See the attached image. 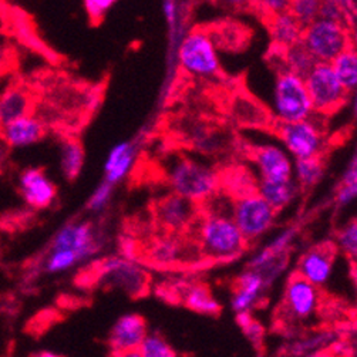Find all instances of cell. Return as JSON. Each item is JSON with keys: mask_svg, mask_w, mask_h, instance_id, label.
<instances>
[{"mask_svg": "<svg viewBox=\"0 0 357 357\" xmlns=\"http://www.w3.org/2000/svg\"><path fill=\"white\" fill-rule=\"evenodd\" d=\"M235 313H236V316H235L236 324L242 329L246 328L254 320V317H252V314H251V312H249V310H242V312H235Z\"/></svg>", "mask_w": 357, "mask_h": 357, "instance_id": "43", "label": "cell"}, {"mask_svg": "<svg viewBox=\"0 0 357 357\" xmlns=\"http://www.w3.org/2000/svg\"><path fill=\"white\" fill-rule=\"evenodd\" d=\"M220 3L224 5L228 9H249L251 6L255 5V0H220Z\"/></svg>", "mask_w": 357, "mask_h": 357, "instance_id": "41", "label": "cell"}, {"mask_svg": "<svg viewBox=\"0 0 357 357\" xmlns=\"http://www.w3.org/2000/svg\"><path fill=\"white\" fill-rule=\"evenodd\" d=\"M178 61L185 73L202 79L217 76L221 70L217 45L212 34L202 29L191 30L183 39L178 47Z\"/></svg>", "mask_w": 357, "mask_h": 357, "instance_id": "4", "label": "cell"}, {"mask_svg": "<svg viewBox=\"0 0 357 357\" xmlns=\"http://www.w3.org/2000/svg\"><path fill=\"white\" fill-rule=\"evenodd\" d=\"M184 255V246L175 238H162L151 248V259L158 265H172Z\"/></svg>", "mask_w": 357, "mask_h": 357, "instance_id": "28", "label": "cell"}, {"mask_svg": "<svg viewBox=\"0 0 357 357\" xmlns=\"http://www.w3.org/2000/svg\"><path fill=\"white\" fill-rule=\"evenodd\" d=\"M336 2H339L343 8H346L347 10L349 9H351V6H353V0H336Z\"/></svg>", "mask_w": 357, "mask_h": 357, "instance_id": "45", "label": "cell"}, {"mask_svg": "<svg viewBox=\"0 0 357 357\" xmlns=\"http://www.w3.org/2000/svg\"><path fill=\"white\" fill-rule=\"evenodd\" d=\"M84 150L82 142L75 138H67L60 146V168L66 180L73 181L80 175L84 167Z\"/></svg>", "mask_w": 357, "mask_h": 357, "instance_id": "23", "label": "cell"}, {"mask_svg": "<svg viewBox=\"0 0 357 357\" xmlns=\"http://www.w3.org/2000/svg\"><path fill=\"white\" fill-rule=\"evenodd\" d=\"M50 248H64L75 251L82 262L93 258L100 251L94 228L89 222H71L64 225L53 238Z\"/></svg>", "mask_w": 357, "mask_h": 357, "instance_id": "14", "label": "cell"}, {"mask_svg": "<svg viewBox=\"0 0 357 357\" xmlns=\"http://www.w3.org/2000/svg\"><path fill=\"white\" fill-rule=\"evenodd\" d=\"M33 98L29 91L19 87L8 89L0 94V128L31 113Z\"/></svg>", "mask_w": 357, "mask_h": 357, "instance_id": "21", "label": "cell"}, {"mask_svg": "<svg viewBox=\"0 0 357 357\" xmlns=\"http://www.w3.org/2000/svg\"><path fill=\"white\" fill-rule=\"evenodd\" d=\"M266 288L268 283L262 273L255 269L248 268L235 280L231 301L232 309L235 312H251L259 303V299Z\"/></svg>", "mask_w": 357, "mask_h": 357, "instance_id": "18", "label": "cell"}, {"mask_svg": "<svg viewBox=\"0 0 357 357\" xmlns=\"http://www.w3.org/2000/svg\"><path fill=\"white\" fill-rule=\"evenodd\" d=\"M46 134L45 124L38 117L27 114L0 128V139L8 147L26 149L38 144Z\"/></svg>", "mask_w": 357, "mask_h": 357, "instance_id": "17", "label": "cell"}, {"mask_svg": "<svg viewBox=\"0 0 357 357\" xmlns=\"http://www.w3.org/2000/svg\"><path fill=\"white\" fill-rule=\"evenodd\" d=\"M19 190L24 202L34 209L50 206L57 195L56 184L38 167L27 168L20 174Z\"/></svg>", "mask_w": 357, "mask_h": 357, "instance_id": "15", "label": "cell"}, {"mask_svg": "<svg viewBox=\"0 0 357 357\" xmlns=\"http://www.w3.org/2000/svg\"><path fill=\"white\" fill-rule=\"evenodd\" d=\"M113 190H114V185L110 184L109 181H102L96 190L94 192L91 194L89 202H87V206L90 211L93 212H100L102 211L104 208H107V205H109L110 199H112V195H113Z\"/></svg>", "mask_w": 357, "mask_h": 357, "instance_id": "33", "label": "cell"}, {"mask_svg": "<svg viewBox=\"0 0 357 357\" xmlns=\"http://www.w3.org/2000/svg\"><path fill=\"white\" fill-rule=\"evenodd\" d=\"M320 305V291L313 283L295 273L287 283L282 312L292 322L310 319Z\"/></svg>", "mask_w": 357, "mask_h": 357, "instance_id": "10", "label": "cell"}, {"mask_svg": "<svg viewBox=\"0 0 357 357\" xmlns=\"http://www.w3.org/2000/svg\"><path fill=\"white\" fill-rule=\"evenodd\" d=\"M84 9L93 22H100L119 0H83Z\"/></svg>", "mask_w": 357, "mask_h": 357, "instance_id": "35", "label": "cell"}, {"mask_svg": "<svg viewBox=\"0 0 357 357\" xmlns=\"http://www.w3.org/2000/svg\"><path fill=\"white\" fill-rule=\"evenodd\" d=\"M2 59H3V54H2V50H0V61H2Z\"/></svg>", "mask_w": 357, "mask_h": 357, "instance_id": "46", "label": "cell"}, {"mask_svg": "<svg viewBox=\"0 0 357 357\" xmlns=\"http://www.w3.org/2000/svg\"><path fill=\"white\" fill-rule=\"evenodd\" d=\"M325 176V162L322 157H307L294 160V180L305 190L313 188Z\"/></svg>", "mask_w": 357, "mask_h": 357, "instance_id": "24", "label": "cell"}, {"mask_svg": "<svg viewBox=\"0 0 357 357\" xmlns=\"http://www.w3.org/2000/svg\"><path fill=\"white\" fill-rule=\"evenodd\" d=\"M335 337L332 335H319L316 337H312V340H302V342H298L295 346H294V350L292 353L294 354H307L310 353L312 350L314 349H320L324 347L328 342H333Z\"/></svg>", "mask_w": 357, "mask_h": 357, "instance_id": "36", "label": "cell"}, {"mask_svg": "<svg viewBox=\"0 0 357 357\" xmlns=\"http://www.w3.org/2000/svg\"><path fill=\"white\" fill-rule=\"evenodd\" d=\"M162 10H164V16H165L168 24L171 27H174L175 23H176V16H178V9H176L175 0H164Z\"/></svg>", "mask_w": 357, "mask_h": 357, "instance_id": "39", "label": "cell"}, {"mask_svg": "<svg viewBox=\"0 0 357 357\" xmlns=\"http://www.w3.org/2000/svg\"><path fill=\"white\" fill-rule=\"evenodd\" d=\"M303 79L314 114L328 116L346 104L349 93L337 80L331 63L316 61Z\"/></svg>", "mask_w": 357, "mask_h": 357, "instance_id": "7", "label": "cell"}, {"mask_svg": "<svg viewBox=\"0 0 357 357\" xmlns=\"http://www.w3.org/2000/svg\"><path fill=\"white\" fill-rule=\"evenodd\" d=\"M336 254L337 248L332 243L310 248L301 257L296 273L313 283L314 287L322 288L332 276Z\"/></svg>", "mask_w": 357, "mask_h": 357, "instance_id": "11", "label": "cell"}, {"mask_svg": "<svg viewBox=\"0 0 357 357\" xmlns=\"http://www.w3.org/2000/svg\"><path fill=\"white\" fill-rule=\"evenodd\" d=\"M319 17L346 23L347 9L343 8L339 2H336V0H322L319 9Z\"/></svg>", "mask_w": 357, "mask_h": 357, "instance_id": "34", "label": "cell"}, {"mask_svg": "<svg viewBox=\"0 0 357 357\" xmlns=\"http://www.w3.org/2000/svg\"><path fill=\"white\" fill-rule=\"evenodd\" d=\"M356 197H357V184L340 183L336 191L335 202L339 208H346L356 199Z\"/></svg>", "mask_w": 357, "mask_h": 357, "instance_id": "38", "label": "cell"}, {"mask_svg": "<svg viewBox=\"0 0 357 357\" xmlns=\"http://www.w3.org/2000/svg\"><path fill=\"white\" fill-rule=\"evenodd\" d=\"M320 3L322 0H291L289 12L302 26H306L319 17Z\"/></svg>", "mask_w": 357, "mask_h": 357, "instance_id": "31", "label": "cell"}, {"mask_svg": "<svg viewBox=\"0 0 357 357\" xmlns=\"http://www.w3.org/2000/svg\"><path fill=\"white\" fill-rule=\"evenodd\" d=\"M172 191L194 202H204L220 188V176L212 168L191 158H176L168 168Z\"/></svg>", "mask_w": 357, "mask_h": 357, "instance_id": "3", "label": "cell"}, {"mask_svg": "<svg viewBox=\"0 0 357 357\" xmlns=\"http://www.w3.org/2000/svg\"><path fill=\"white\" fill-rule=\"evenodd\" d=\"M243 332L249 339L255 343L262 339V326L258 322H255V320H252V322L249 324L246 328H243Z\"/></svg>", "mask_w": 357, "mask_h": 357, "instance_id": "42", "label": "cell"}, {"mask_svg": "<svg viewBox=\"0 0 357 357\" xmlns=\"http://www.w3.org/2000/svg\"><path fill=\"white\" fill-rule=\"evenodd\" d=\"M197 236L201 252L211 259H234L248 246V241L227 213L206 212L198 221Z\"/></svg>", "mask_w": 357, "mask_h": 357, "instance_id": "1", "label": "cell"}, {"mask_svg": "<svg viewBox=\"0 0 357 357\" xmlns=\"http://www.w3.org/2000/svg\"><path fill=\"white\" fill-rule=\"evenodd\" d=\"M137 252H138V246L134 239L127 238L121 242V257L128 259H135Z\"/></svg>", "mask_w": 357, "mask_h": 357, "instance_id": "40", "label": "cell"}, {"mask_svg": "<svg viewBox=\"0 0 357 357\" xmlns=\"http://www.w3.org/2000/svg\"><path fill=\"white\" fill-rule=\"evenodd\" d=\"M138 357H174L176 353L158 333H147L138 347Z\"/></svg>", "mask_w": 357, "mask_h": 357, "instance_id": "29", "label": "cell"}, {"mask_svg": "<svg viewBox=\"0 0 357 357\" xmlns=\"http://www.w3.org/2000/svg\"><path fill=\"white\" fill-rule=\"evenodd\" d=\"M135 160V151L134 146L128 141L119 142L117 146L112 149V151L107 155L105 164H104V172H105V181H109L113 185L120 184L124 181V178L130 174Z\"/></svg>", "mask_w": 357, "mask_h": 357, "instance_id": "20", "label": "cell"}, {"mask_svg": "<svg viewBox=\"0 0 357 357\" xmlns=\"http://www.w3.org/2000/svg\"><path fill=\"white\" fill-rule=\"evenodd\" d=\"M255 5L264 15L271 17L273 15L289 12L291 0H255Z\"/></svg>", "mask_w": 357, "mask_h": 357, "instance_id": "37", "label": "cell"}, {"mask_svg": "<svg viewBox=\"0 0 357 357\" xmlns=\"http://www.w3.org/2000/svg\"><path fill=\"white\" fill-rule=\"evenodd\" d=\"M296 235H298V229L295 227L284 228L266 246L276 255H288V251L291 249Z\"/></svg>", "mask_w": 357, "mask_h": 357, "instance_id": "32", "label": "cell"}, {"mask_svg": "<svg viewBox=\"0 0 357 357\" xmlns=\"http://www.w3.org/2000/svg\"><path fill=\"white\" fill-rule=\"evenodd\" d=\"M331 66L335 71L337 80L347 90V93H354L357 89V54L356 50L350 46L337 54Z\"/></svg>", "mask_w": 357, "mask_h": 357, "instance_id": "25", "label": "cell"}, {"mask_svg": "<svg viewBox=\"0 0 357 357\" xmlns=\"http://www.w3.org/2000/svg\"><path fill=\"white\" fill-rule=\"evenodd\" d=\"M283 60L284 67L289 68L294 73L305 77L312 67L316 64V60L309 53V50L305 47L302 42H298L288 49L283 50Z\"/></svg>", "mask_w": 357, "mask_h": 357, "instance_id": "27", "label": "cell"}, {"mask_svg": "<svg viewBox=\"0 0 357 357\" xmlns=\"http://www.w3.org/2000/svg\"><path fill=\"white\" fill-rule=\"evenodd\" d=\"M272 113L278 123L301 121L314 114L305 79L287 67L279 71L275 80Z\"/></svg>", "mask_w": 357, "mask_h": 357, "instance_id": "2", "label": "cell"}, {"mask_svg": "<svg viewBox=\"0 0 357 357\" xmlns=\"http://www.w3.org/2000/svg\"><path fill=\"white\" fill-rule=\"evenodd\" d=\"M98 278L112 288L120 289L130 296L144 295L149 276L135 259L124 257L107 258L98 265Z\"/></svg>", "mask_w": 357, "mask_h": 357, "instance_id": "9", "label": "cell"}, {"mask_svg": "<svg viewBox=\"0 0 357 357\" xmlns=\"http://www.w3.org/2000/svg\"><path fill=\"white\" fill-rule=\"evenodd\" d=\"M197 202L175 192L161 199L155 206L157 221L171 232L190 228L197 220Z\"/></svg>", "mask_w": 357, "mask_h": 357, "instance_id": "12", "label": "cell"}, {"mask_svg": "<svg viewBox=\"0 0 357 357\" xmlns=\"http://www.w3.org/2000/svg\"><path fill=\"white\" fill-rule=\"evenodd\" d=\"M301 187L292 178L287 180H265L261 178L257 184V192L269 202L278 212L289 206L298 197Z\"/></svg>", "mask_w": 357, "mask_h": 357, "instance_id": "19", "label": "cell"}, {"mask_svg": "<svg viewBox=\"0 0 357 357\" xmlns=\"http://www.w3.org/2000/svg\"><path fill=\"white\" fill-rule=\"evenodd\" d=\"M9 147L5 144V142L0 139V169H2L3 167H5V164H6V161H8V153H9V150H8Z\"/></svg>", "mask_w": 357, "mask_h": 357, "instance_id": "44", "label": "cell"}, {"mask_svg": "<svg viewBox=\"0 0 357 357\" xmlns=\"http://www.w3.org/2000/svg\"><path fill=\"white\" fill-rule=\"evenodd\" d=\"M301 42L316 61L331 63L337 54L351 46L346 23L317 17L303 26Z\"/></svg>", "mask_w": 357, "mask_h": 357, "instance_id": "5", "label": "cell"}, {"mask_svg": "<svg viewBox=\"0 0 357 357\" xmlns=\"http://www.w3.org/2000/svg\"><path fill=\"white\" fill-rule=\"evenodd\" d=\"M183 301L188 309L201 314L215 316L221 312L220 302L213 298L204 284H191V287H188L184 292Z\"/></svg>", "mask_w": 357, "mask_h": 357, "instance_id": "26", "label": "cell"}, {"mask_svg": "<svg viewBox=\"0 0 357 357\" xmlns=\"http://www.w3.org/2000/svg\"><path fill=\"white\" fill-rule=\"evenodd\" d=\"M147 333L149 331L144 317L135 313L121 316L110 332L109 342L113 353L138 357L137 350Z\"/></svg>", "mask_w": 357, "mask_h": 357, "instance_id": "13", "label": "cell"}, {"mask_svg": "<svg viewBox=\"0 0 357 357\" xmlns=\"http://www.w3.org/2000/svg\"><path fill=\"white\" fill-rule=\"evenodd\" d=\"M278 134L284 150L294 160L322 157L326 149V132L317 114L301 121L279 123Z\"/></svg>", "mask_w": 357, "mask_h": 357, "instance_id": "8", "label": "cell"}, {"mask_svg": "<svg viewBox=\"0 0 357 357\" xmlns=\"http://www.w3.org/2000/svg\"><path fill=\"white\" fill-rule=\"evenodd\" d=\"M276 215L278 211L257 190L241 194L234 199L231 217L248 242H254L269 232Z\"/></svg>", "mask_w": 357, "mask_h": 357, "instance_id": "6", "label": "cell"}, {"mask_svg": "<svg viewBox=\"0 0 357 357\" xmlns=\"http://www.w3.org/2000/svg\"><path fill=\"white\" fill-rule=\"evenodd\" d=\"M336 248L349 258L350 261H356L357 258V224L356 221L347 222L342 227L336 234Z\"/></svg>", "mask_w": 357, "mask_h": 357, "instance_id": "30", "label": "cell"}, {"mask_svg": "<svg viewBox=\"0 0 357 357\" xmlns=\"http://www.w3.org/2000/svg\"><path fill=\"white\" fill-rule=\"evenodd\" d=\"M269 31L273 43L284 50L301 42L303 26L291 12H283L269 17Z\"/></svg>", "mask_w": 357, "mask_h": 357, "instance_id": "22", "label": "cell"}, {"mask_svg": "<svg viewBox=\"0 0 357 357\" xmlns=\"http://www.w3.org/2000/svg\"><path fill=\"white\" fill-rule=\"evenodd\" d=\"M259 176L265 180H287L294 176V160L288 151L273 144L261 146L254 153Z\"/></svg>", "mask_w": 357, "mask_h": 357, "instance_id": "16", "label": "cell"}]
</instances>
